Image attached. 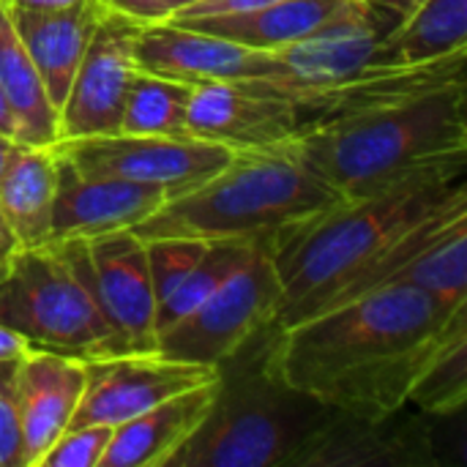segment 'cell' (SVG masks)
<instances>
[{"label": "cell", "instance_id": "cell-29", "mask_svg": "<svg viewBox=\"0 0 467 467\" xmlns=\"http://www.w3.org/2000/svg\"><path fill=\"white\" fill-rule=\"evenodd\" d=\"M112 427L88 424L68 427L41 457L38 467H101V457L109 446Z\"/></svg>", "mask_w": 467, "mask_h": 467}, {"label": "cell", "instance_id": "cell-19", "mask_svg": "<svg viewBox=\"0 0 467 467\" xmlns=\"http://www.w3.org/2000/svg\"><path fill=\"white\" fill-rule=\"evenodd\" d=\"M216 380L219 375L112 427L101 467L167 465V460L194 435V430L208 416L216 397Z\"/></svg>", "mask_w": 467, "mask_h": 467}, {"label": "cell", "instance_id": "cell-1", "mask_svg": "<svg viewBox=\"0 0 467 467\" xmlns=\"http://www.w3.org/2000/svg\"><path fill=\"white\" fill-rule=\"evenodd\" d=\"M465 309L386 285L276 328L268 361L287 386L334 410L386 416L408 408L424 358Z\"/></svg>", "mask_w": 467, "mask_h": 467}, {"label": "cell", "instance_id": "cell-20", "mask_svg": "<svg viewBox=\"0 0 467 467\" xmlns=\"http://www.w3.org/2000/svg\"><path fill=\"white\" fill-rule=\"evenodd\" d=\"M356 0H282L254 11L238 14H208V16H175L170 22L205 30L252 49H282L296 44L345 14Z\"/></svg>", "mask_w": 467, "mask_h": 467}, {"label": "cell", "instance_id": "cell-15", "mask_svg": "<svg viewBox=\"0 0 467 467\" xmlns=\"http://www.w3.org/2000/svg\"><path fill=\"white\" fill-rule=\"evenodd\" d=\"M301 131L296 104L257 93L244 82L192 85L186 134L230 148L257 150L293 140Z\"/></svg>", "mask_w": 467, "mask_h": 467}, {"label": "cell", "instance_id": "cell-23", "mask_svg": "<svg viewBox=\"0 0 467 467\" xmlns=\"http://www.w3.org/2000/svg\"><path fill=\"white\" fill-rule=\"evenodd\" d=\"M0 88L16 118V140L25 145H55L57 109L14 27L8 0H0Z\"/></svg>", "mask_w": 467, "mask_h": 467}, {"label": "cell", "instance_id": "cell-10", "mask_svg": "<svg viewBox=\"0 0 467 467\" xmlns=\"http://www.w3.org/2000/svg\"><path fill=\"white\" fill-rule=\"evenodd\" d=\"M55 150L85 175L120 178L131 183L161 186L170 197L194 189L219 172L235 150L178 134H101L79 140H57Z\"/></svg>", "mask_w": 467, "mask_h": 467}, {"label": "cell", "instance_id": "cell-2", "mask_svg": "<svg viewBox=\"0 0 467 467\" xmlns=\"http://www.w3.org/2000/svg\"><path fill=\"white\" fill-rule=\"evenodd\" d=\"M293 142L342 200L430 172L465 170V79L309 123Z\"/></svg>", "mask_w": 467, "mask_h": 467}, {"label": "cell", "instance_id": "cell-27", "mask_svg": "<svg viewBox=\"0 0 467 467\" xmlns=\"http://www.w3.org/2000/svg\"><path fill=\"white\" fill-rule=\"evenodd\" d=\"M268 235L254 238H211L208 252L192 268V274L156 306V337L181 323L189 312H194Z\"/></svg>", "mask_w": 467, "mask_h": 467}, {"label": "cell", "instance_id": "cell-12", "mask_svg": "<svg viewBox=\"0 0 467 467\" xmlns=\"http://www.w3.org/2000/svg\"><path fill=\"white\" fill-rule=\"evenodd\" d=\"M137 33L140 22L107 5L57 109V140L118 134L126 90L137 71Z\"/></svg>", "mask_w": 467, "mask_h": 467}, {"label": "cell", "instance_id": "cell-30", "mask_svg": "<svg viewBox=\"0 0 467 467\" xmlns=\"http://www.w3.org/2000/svg\"><path fill=\"white\" fill-rule=\"evenodd\" d=\"M0 467H22V435L16 416V358L0 361Z\"/></svg>", "mask_w": 467, "mask_h": 467}, {"label": "cell", "instance_id": "cell-3", "mask_svg": "<svg viewBox=\"0 0 467 467\" xmlns=\"http://www.w3.org/2000/svg\"><path fill=\"white\" fill-rule=\"evenodd\" d=\"M465 189V170H443L402 181L274 235L271 252L282 298L271 320L287 328L320 312L345 285L372 268L408 230L441 211Z\"/></svg>", "mask_w": 467, "mask_h": 467}, {"label": "cell", "instance_id": "cell-22", "mask_svg": "<svg viewBox=\"0 0 467 467\" xmlns=\"http://www.w3.org/2000/svg\"><path fill=\"white\" fill-rule=\"evenodd\" d=\"M389 285H408L449 309L467 306V205L443 219L394 271Z\"/></svg>", "mask_w": 467, "mask_h": 467}, {"label": "cell", "instance_id": "cell-38", "mask_svg": "<svg viewBox=\"0 0 467 467\" xmlns=\"http://www.w3.org/2000/svg\"><path fill=\"white\" fill-rule=\"evenodd\" d=\"M367 3H375V5H383V8H389V11H394V14H400L402 19L421 3V0H367Z\"/></svg>", "mask_w": 467, "mask_h": 467}, {"label": "cell", "instance_id": "cell-18", "mask_svg": "<svg viewBox=\"0 0 467 467\" xmlns=\"http://www.w3.org/2000/svg\"><path fill=\"white\" fill-rule=\"evenodd\" d=\"M14 27L33 57L38 77L47 88L49 101L60 109L68 85L79 68V60L88 49V41L107 11L104 0H79L66 8L38 11V8H19L11 5Z\"/></svg>", "mask_w": 467, "mask_h": 467}, {"label": "cell", "instance_id": "cell-7", "mask_svg": "<svg viewBox=\"0 0 467 467\" xmlns=\"http://www.w3.org/2000/svg\"><path fill=\"white\" fill-rule=\"evenodd\" d=\"M400 22V14L356 0L345 14L334 16L306 38L276 49L274 77L246 79L244 85L296 104L304 129L309 115L328 96L389 63L386 38Z\"/></svg>", "mask_w": 467, "mask_h": 467}, {"label": "cell", "instance_id": "cell-14", "mask_svg": "<svg viewBox=\"0 0 467 467\" xmlns=\"http://www.w3.org/2000/svg\"><path fill=\"white\" fill-rule=\"evenodd\" d=\"M137 68L186 85L246 82L276 74V52L252 49L230 38L175 22L140 25L134 44Z\"/></svg>", "mask_w": 467, "mask_h": 467}, {"label": "cell", "instance_id": "cell-13", "mask_svg": "<svg viewBox=\"0 0 467 467\" xmlns=\"http://www.w3.org/2000/svg\"><path fill=\"white\" fill-rule=\"evenodd\" d=\"M432 427L405 408L386 416L334 410L293 467H438Z\"/></svg>", "mask_w": 467, "mask_h": 467}, {"label": "cell", "instance_id": "cell-31", "mask_svg": "<svg viewBox=\"0 0 467 467\" xmlns=\"http://www.w3.org/2000/svg\"><path fill=\"white\" fill-rule=\"evenodd\" d=\"M112 11L140 22V25H156L170 22L172 16L183 14L186 8H194L205 0H104Z\"/></svg>", "mask_w": 467, "mask_h": 467}, {"label": "cell", "instance_id": "cell-11", "mask_svg": "<svg viewBox=\"0 0 467 467\" xmlns=\"http://www.w3.org/2000/svg\"><path fill=\"white\" fill-rule=\"evenodd\" d=\"M216 375V367L178 361L159 350L88 358L85 391L68 427H118L186 389L213 380Z\"/></svg>", "mask_w": 467, "mask_h": 467}, {"label": "cell", "instance_id": "cell-33", "mask_svg": "<svg viewBox=\"0 0 467 467\" xmlns=\"http://www.w3.org/2000/svg\"><path fill=\"white\" fill-rule=\"evenodd\" d=\"M27 350H30L27 339H25L22 334H16L14 328H8V326H3V323H0V361L22 358Z\"/></svg>", "mask_w": 467, "mask_h": 467}, {"label": "cell", "instance_id": "cell-17", "mask_svg": "<svg viewBox=\"0 0 467 467\" xmlns=\"http://www.w3.org/2000/svg\"><path fill=\"white\" fill-rule=\"evenodd\" d=\"M85 391V361L30 348L16 358V416L22 467H38L49 446L68 430Z\"/></svg>", "mask_w": 467, "mask_h": 467}, {"label": "cell", "instance_id": "cell-35", "mask_svg": "<svg viewBox=\"0 0 467 467\" xmlns=\"http://www.w3.org/2000/svg\"><path fill=\"white\" fill-rule=\"evenodd\" d=\"M22 145H25V142H19V140H14V137H8V134L0 131V178H3V172L8 170V164L14 161V156L19 153Z\"/></svg>", "mask_w": 467, "mask_h": 467}, {"label": "cell", "instance_id": "cell-4", "mask_svg": "<svg viewBox=\"0 0 467 467\" xmlns=\"http://www.w3.org/2000/svg\"><path fill=\"white\" fill-rule=\"evenodd\" d=\"M274 326L216 369V397L194 435L164 467H293L334 408L287 386L268 361Z\"/></svg>", "mask_w": 467, "mask_h": 467}, {"label": "cell", "instance_id": "cell-21", "mask_svg": "<svg viewBox=\"0 0 467 467\" xmlns=\"http://www.w3.org/2000/svg\"><path fill=\"white\" fill-rule=\"evenodd\" d=\"M57 156L52 145H22L0 178V211L22 249L52 244Z\"/></svg>", "mask_w": 467, "mask_h": 467}, {"label": "cell", "instance_id": "cell-37", "mask_svg": "<svg viewBox=\"0 0 467 467\" xmlns=\"http://www.w3.org/2000/svg\"><path fill=\"white\" fill-rule=\"evenodd\" d=\"M0 131L16 140V118H14V112H11L5 96H3V88H0Z\"/></svg>", "mask_w": 467, "mask_h": 467}, {"label": "cell", "instance_id": "cell-16", "mask_svg": "<svg viewBox=\"0 0 467 467\" xmlns=\"http://www.w3.org/2000/svg\"><path fill=\"white\" fill-rule=\"evenodd\" d=\"M55 156L57 192L52 211V244L68 238H93L115 230H134L170 200L161 186L85 175L74 170V164L57 150Z\"/></svg>", "mask_w": 467, "mask_h": 467}, {"label": "cell", "instance_id": "cell-5", "mask_svg": "<svg viewBox=\"0 0 467 467\" xmlns=\"http://www.w3.org/2000/svg\"><path fill=\"white\" fill-rule=\"evenodd\" d=\"M342 194L298 153L296 142L235 150L189 192L159 205L134 233L148 238H254L274 235L334 208Z\"/></svg>", "mask_w": 467, "mask_h": 467}, {"label": "cell", "instance_id": "cell-26", "mask_svg": "<svg viewBox=\"0 0 467 467\" xmlns=\"http://www.w3.org/2000/svg\"><path fill=\"white\" fill-rule=\"evenodd\" d=\"M189 99H192V85L137 68L126 90L118 131L156 134V137L186 134Z\"/></svg>", "mask_w": 467, "mask_h": 467}, {"label": "cell", "instance_id": "cell-8", "mask_svg": "<svg viewBox=\"0 0 467 467\" xmlns=\"http://www.w3.org/2000/svg\"><path fill=\"white\" fill-rule=\"evenodd\" d=\"M274 235L260 241L194 312L167 328L159 337L156 350L178 361L219 367L260 328L271 326L282 298L271 252Z\"/></svg>", "mask_w": 467, "mask_h": 467}, {"label": "cell", "instance_id": "cell-24", "mask_svg": "<svg viewBox=\"0 0 467 467\" xmlns=\"http://www.w3.org/2000/svg\"><path fill=\"white\" fill-rule=\"evenodd\" d=\"M467 49V0H421L386 38V60L430 63Z\"/></svg>", "mask_w": 467, "mask_h": 467}, {"label": "cell", "instance_id": "cell-36", "mask_svg": "<svg viewBox=\"0 0 467 467\" xmlns=\"http://www.w3.org/2000/svg\"><path fill=\"white\" fill-rule=\"evenodd\" d=\"M11 5H19V8H38V11H55V8H66V5H74L79 0H8Z\"/></svg>", "mask_w": 467, "mask_h": 467}, {"label": "cell", "instance_id": "cell-6", "mask_svg": "<svg viewBox=\"0 0 467 467\" xmlns=\"http://www.w3.org/2000/svg\"><path fill=\"white\" fill-rule=\"evenodd\" d=\"M0 323L30 348L74 358L118 356V345L77 271L55 244L19 249L0 279Z\"/></svg>", "mask_w": 467, "mask_h": 467}, {"label": "cell", "instance_id": "cell-34", "mask_svg": "<svg viewBox=\"0 0 467 467\" xmlns=\"http://www.w3.org/2000/svg\"><path fill=\"white\" fill-rule=\"evenodd\" d=\"M19 249H22V246H19L14 230L8 227V222H5V216H3V211H0V279L8 274L11 260H14V254H16Z\"/></svg>", "mask_w": 467, "mask_h": 467}, {"label": "cell", "instance_id": "cell-9", "mask_svg": "<svg viewBox=\"0 0 467 467\" xmlns=\"http://www.w3.org/2000/svg\"><path fill=\"white\" fill-rule=\"evenodd\" d=\"M55 249L88 287L112 331L118 353H153L159 342L156 296L145 241L134 230H115L93 238L55 241Z\"/></svg>", "mask_w": 467, "mask_h": 467}, {"label": "cell", "instance_id": "cell-32", "mask_svg": "<svg viewBox=\"0 0 467 467\" xmlns=\"http://www.w3.org/2000/svg\"><path fill=\"white\" fill-rule=\"evenodd\" d=\"M282 0H205L194 8H186L178 16H208V14H238V11H254V8H265ZM175 19V16H172Z\"/></svg>", "mask_w": 467, "mask_h": 467}, {"label": "cell", "instance_id": "cell-25", "mask_svg": "<svg viewBox=\"0 0 467 467\" xmlns=\"http://www.w3.org/2000/svg\"><path fill=\"white\" fill-rule=\"evenodd\" d=\"M467 309L460 312L441 342L424 358L410 394L408 408L424 416H454L467 402Z\"/></svg>", "mask_w": 467, "mask_h": 467}, {"label": "cell", "instance_id": "cell-28", "mask_svg": "<svg viewBox=\"0 0 467 467\" xmlns=\"http://www.w3.org/2000/svg\"><path fill=\"white\" fill-rule=\"evenodd\" d=\"M208 246L211 238H186V235H164V238L145 241L156 306L192 274V268L202 260Z\"/></svg>", "mask_w": 467, "mask_h": 467}]
</instances>
